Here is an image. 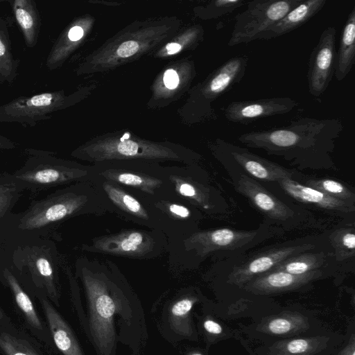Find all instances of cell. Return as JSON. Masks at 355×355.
<instances>
[{
	"label": "cell",
	"instance_id": "6da1fadb",
	"mask_svg": "<svg viewBox=\"0 0 355 355\" xmlns=\"http://www.w3.org/2000/svg\"><path fill=\"white\" fill-rule=\"evenodd\" d=\"M114 214V209L94 178L59 189L33 200L19 213L17 231L26 241L50 239L67 220L83 215Z\"/></svg>",
	"mask_w": 355,
	"mask_h": 355
},
{
	"label": "cell",
	"instance_id": "7a4b0ae2",
	"mask_svg": "<svg viewBox=\"0 0 355 355\" xmlns=\"http://www.w3.org/2000/svg\"><path fill=\"white\" fill-rule=\"evenodd\" d=\"M344 129L338 119L304 116L284 127L245 132L238 140L245 145L287 157L327 154Z\"/></svg>",
	"mask_w": 355,
	"mask_h": 355
},
{
	"label": "cell",
	"instance_id": "3957f363",
	"mask_svg": "<svg viewBox=\"0 0 355 355\" xmlns=\"http://www.w3.org/2000/svg\"><path fill=\"white\" fill-rule=\"evenodd\" d=\"M75 277L84 287L92 313V329L102 353H109L114 338L113 315L125 282L117 266L109 259L78 257Z\"/></svg>",
	"mask_w": 355,
	"mask_h": 355
},
{
	"label": "cell",
	"instance_id": "277c9868",
	"mask_svg": "<svg viewBox=\"0 0 355 355\" xmlns=\"http://www.w3.org/2000/svg\"><path fill=\"white\" fill-rule=\"evenodd\" d=\"M64 257L51 239H33L15 248L8 258L21 283L35 298L44 294L54 306H60L59 270Z\"/></svg>",
	"mask_w": 355,
	"mask_h": 355
},
{
	"label": "cell",
	"instance_id": "5b68a950",
	"mask_svg": "<svg viewBox=\"0 0 355 355\" xmlns=\"http://www.w3.org/2000/svg\"><path fill=\"white\" fill-rule=\"evenodd\" d=\"M29 157L17 170L0 173V182L14 185L21 192L37 193L94 178L92 167L57 158L51 153L26 149Z\"/></svg>",
	"mask_w": 355,
	"mask_h": 355
},
{
	"label": "cell",
	"instance_id": "8992f818",
	"mask_svg": "<svg viewBox=\"0 0 355 355\" xmlns=\"http://www.w3.org/2000/svg\"><path fill=\"white\" fill-rule=\"evenodd\" d=\"M171 241L163 232L129 229L93 238L83 243L82 251L129 259H148L169 249Z\"/></svg>",
	"mask_w": 355,
	"mask_h": 355
},
{
	"label": "cell",
	"instance_id": "52a82bcc",
	"mask_svg": "<svg viewBox=\"0 0 355 355\" xmlns=\"http://www.w3.org/2000/svg\"><path fill=\"white\" fill-rule=\"evenodd\" d=\"M94 177L112 204L114 214L125 220L146 226L149 230L163 232L169 239L175 236L166 217L153 204L151 196L136 189Z\"/></svg>",
	"mask_w": 355,
	"mask_h": 355
},
{
	"label": "cell",
	"instance_id": "ba28073f",
	"mask_svg": "<svg viewBox=\"0 0 355 355\" xmlns=\"http://www.w3.org/2000/svg\"><path fill=\"white\" fill-rule=\"evenodd\" d=\"M302 0H254L234 17L228 46L247 44L280 20Z\"/></svg>",
	"mask_w": 355,
	"mask_h": 355
},
{
	"label": "cell",
	"instance_id": "9c48e42d",
	"mask_svg": "<svg viewBox=\"0 0 355 355\" xmlns=\"http://www.w3.org/2000/svg\"><path fill=\"white\" fill-rule=\"evenodd\" d=\"M92 168L94 176L98 178L136 189L153 198H164L173 194L165 169L103 164H96Z\"/></svg>",
	"mask_w": 355,
	"mask_h": 355
},
{
	"label": "cell",
	"instance_id": "30bf717a",
	"mask_svg": "<svg viewBox=\"0 0 355 355\" xmlns=\"http://www.w3.org/2000/svg\"><path fill=\"white\" fill-rule=\"evenodd\" d=\"M0 282L8 288L12 296L17 311L25 327L49 352L55 349L48 326L37 312L33 297L21 283L16 272L6 259H0Z\"/></svg>",
	"mask_w": 355,
	"mask_h": 355
},
{
	"label": "cell",
	"instance_id": "8fae6325",
	"mask_svg": "<svg viewBox=\"0 0 355 355\" xmlns=\"http://www.w3.org/2000/svg\"><path fill=\"white\" fill-rule=\"evenodd\" d=\"M336 35L335 27L325 28L309 55L306 75L308 87L309 94L315 98L324 94L334 75Z\"/></svg>",
	"mask_w": 355,
	"mask_h": 355
},
{
	"label": "cell",
	"instance_id": "7c38bea8",
	"mask_svg": "<svg viewBox=\"0 0 355 355\" xmlns=\"http://www.w3.org/2000/svg\"><path fill=\"white\" fill-rule=\"evenodd\" d=\"M62 96L57 92H43L21 96L0 105V123H16L30 127L49 118L59 107Z\"/></svg>",
	"mask_w": 355,
	"mask_h": 355
},
{
	"label": "cell",
	"instance_id": "4fadbf2b",
	"mask_svg": "<svg viewBox=\"0 0 355 355\" xmlns=\"http://www.w3.org/2000/svg\"><path fill=\"white\" fill-rule=\"evenodd\" d=\"M298 105L289 97H272L235 101L224 110L225 118L235 123L247 124L262 118L290 112Z\"/></svg>",
	"mask_w": 355,
	"mask_h": 355
},
{
	"label": "cell",
	"instance_id": "5bb4252c",
	"mask_svg": "<svg viewBox=\"0 0 355 355\" xmlns=\"http://www.w3.org/2000/svg\"><path fill=\"white\" fill-rule=\"evenodd\" d=\"M21 193L14 185L0 182V258H8L15 248L28 241L17 231L19 214L12 212Z\"/></svg>",
	"mask_w": 355,
	"mask_h": 355
},
{
	"label": "cell",
	"instance_id": "9a60e30c",
	"mask_svg": "<svg viewBox=\"0 0 355 355\" xmlns=\"http://www.w3.org/2000/svg\"><path fill=\"white\" fill-rule=\"evenodd\" d=\"M216 148L219 153L228 155L245 171L258 179L274 181L288 177V171L279 165L239 146L218 139Z\"/></svg>",
	"mask_w": 355,
	"mask_h": 355
},
{
	"label": "cell",
	"instance_id": "2e32d148",
	"mask_svg": "<svg viewBox=\"0 0 355 355\" xmlns=\"http://www.w3.org/2000/svg\"><path fill=\"white\" fill-rule=\"evenodd\" d=\"M130 135L125 133L115 144H106L103 147L94 150L100 152L90 156L96 162L114 159H173L179 158L169 150L156 147L144 146L129 139Z\"/></svg>",
	"mask_w": 355,
	"mask_h": 355
},
{
	"label": "cell",
	"instance_id": "e0dca14e",
	"mask_svg": "<svg viewBox=\"0 0 355 355\" xmlns=\"http://www.w3.org/2000/svg\"><path fill=\"white\" fill-rule=\"evenodd\" d=\"M55 347L63 355H83L67 322L44 294L37 295Z\"/></svg>",
	"mask_w": 355,
	"mask_h": 355
},
{
	"label": "cell",
	"instance_id": "ac0fdd59",
	"mask_svg": "<svg viewBox=\"0 0 355 355\" xmlns=\"http://www.w3.org/2000/svg\"><path fill=\"white\" fill-rule=\"evenodd\" d=\"M326 3L327 0H302L280 20L264 31L258 40L274 39L300 27L319 12Z\"/></svg>",
	"mask_w": 355,
	"mask_h": 355
},
{
	"label": "cell",
	"instance_id": "d6986e66",
	"mask_svg": "<svg viewBox=\"0 0 355 355\" xmlns=\"http://www.w3.org/2000/svg\"><path fill=\"white\" fill-rule=\"evenodd\" d=\"M278 182L288 194L298 201L337 211H354V207L349 202L331 197L311 187L302 185L288 177L282 178Z\"/></svg>",
	"mask_w": 355,
	"mask_h": 355
},
{
	"label": "cell",
	"instance_id": "ffe728a7",
	"mask_svg": "<svg viewBox=\"0 0 355 355\" xmlns=\"http://www.w3.org/2000/svg\"><path fill=\"white\" fill-rule=\"evenodd\" d=\"M41 343L12 322L0 325V352L2 355H46Z\"/></svg>",
	"mask_w": 355,
	"mask_h": 355
},
{
	"label": "cell",
	"instance_id": "44dd1931",
	"mask_svg": "<svg viewBox=\"0 0 355 355\" xmlns=\"http://www.w3.org/2000/svg\"><path fill=\"white\" fill-rule=\"evenodd\" d=\"M244 236L243 233L223 228L193 232L186 239H182V243L186 251L196 250L202 254L216 249L232 246Z\"/></svg>",
	"mask_w": 355,
	"mask_h": 355
},
{
	"label": "cell",
	"instance_id": "7402d4cb",
	"mask_svg": "<svg viewBox=\"0 0 355 355\" xmlns=\"http://www.w3.org/2000/svg\"><path fill=\"white\" fill-rule=\"evenodd\" d=\"M239 190L263 213L277 219L287 218L293 211L279 201L252 179L242 176L239 180Z\"/></svg>",
	"mask_w": 355,
	"mask_h": 355
},
{
	"label": "cell",
	"instance_id": "603a6c76",
	"mask_svg": "<svg viewBox=\"0 0 355 355\" xmlns=\"http://www.w3.org/2000/svg\"><path fill=\"white\" fill-rule=\"evenodd\" d=\"M355 62V6L349 12L343 26L336 57L334 76L343 80L352 70Z\"/></svg>",
	"mask_w": 355,
	"mask_h": 355
},
{
	"label": "cell",
	"instance_id": "cb8c5ba5",
	"mask_svg": "<svg viewBox=\"0 0 355 355\" xmlns=\"http://www.w3.org/2000/svg\"><path fill=\"white\" fill-rule=\"evenodd\" d=\"M10 3L26 46L34 47L37 44L41 26L40 12L35 2L33 0H15Z\"/></svg>",
	"mask_w": 355,
	"mask_h": 355
},
{
	"label": "cell",
	"instance_id": "d4e9b609",
	"mask_svg": "<svg viewBox=\"0 0 355 355\" xmlns=\"http://www.w3.org/2000/svg\"><path fill=\"white\" fill-rule=\"evenodd\" d=\"M306 246L286 247L262 254L242 266L236 275L245 279L250 276L272 270L293 254L297 253Z\"/></svg>",
	"mask_w": 355,
	"mask_h": 355
},
{
	"label": "cell",
	"instance_id": "484cf974",
	"mask_svg": "<svg viewBox=\"0 0 355 355\" xmlns=\"http://www.w3.org/2000/svg\"><path fill=\"white\" fill-rule=\"evenodd\" d=\"M18 68L12 53L6 21L0 18V77L3 81L11 83L16 78Z\"/></svg>",
	"mask_w": 355,
	"mask_h": 355
},
{
	"label": "cell",
	"instance_id": "4316f807",
	"mask_svg": "<svg viewBox=\"0 0 355 355\" xmlns=\"http://www.w3.org/2000/svg\"><path fill=\"white\" fill-rule=\"evenodd\" d=\"M322 264V259L317 254H307L288 258L275 266L272 270H282L295 275L311 272Z\"/></svg>",
	"mask_w": 355,
	"mask_h": 355
},
{
	"label": "cell",
	"instance_id": "83f0119b",
	"mask_svg": "<svg viewBox=\"0 0 355 355\" xmlns=\"http://www.w3.org/2000/svg\"><path fill=\"white\" fill-rule=\"evenodd\" d=\"M312 273L313 272L302 275H295L282 270H272L260 278L257 283L263 288H285L301 282Z\"/></svg>",
	"mask_w": 355,
	"mask_h": 355
},
{
	"label": "cell",
	"instance_id": "f1b7e54d",
	"mask_svg": "<svg viewBox=\"0 0 355 355\" xmlns=\"http://www.w3.org/2000/svg\"><path fill=\"white\" fill-rule=\"evenodd\" d=\"M308 184L311 187L318 189L335 198L347 202L353 203L354 201V193L338 181L330 179H323L310 180L308 182Z\"/></svg>",
	"mask_w": 355,
	"mask_h": 355
},
{
	"label": "cell",
	"instance_id": "f546056e",
	"mask_svg": "<svg viewBox=\"0 0 355 355\" xmlns=\"http://www.w3.org/2000/svg\"><path fill=\"white\" fill-rule=\"evenodd\" d=\"M193 300L190 298H183L176 302L172 306V316L176 319L185 318L191 309Z\"/></svg>",
	"mask_w": 355,
	"mask_h": 355
},
{
	"label": "cell",
	"instance_id": "4dcf8cb0",
	"mask_svg": "<svg viewBox=\"0 0 355 355\" xmlns=\"http://www.w3.org/2000/svg\"><path fill=\"white\" fill-rule=\"evenodd\" d=\"M268 328L273 334H282L290 331L291 323L286 319L277 318L269 323Z\"/></svg>",
	"mask_w": 355,
	"mask_h": 355
},
{
	"label": "cell",
	"instance_id": "1f68e13d",
	"mask_svg": "<svg viewBox=\"0 0 355 355\" xmlns=\"http://www.w3.org/2000/svg\"><path fill=\"white\" fill-rule=\"evenodd\" d=\"M139 49L137 42L129 40L121 44L118 48L116 53L119 57L127 58L135 54Z\"/></svg>",
	"mask_w": 355,
	"mask_h": 355
},
{
	"label": "cell",
	"instance_id": "d6a6232c",
	"mask_svg": "<svg viewBox=\"0 0 355 355\" xmlns=\"http://www.w3.org/2000/svg\"><path fill=\"white\" fill-rule=\"evenodd\" d=\"M309 348V343L304 339H295L290 341L287 345V350L291 354H300L306 352Z\"/></svg>",
	"mask_w": 355,
	"mask_h": 355
},
{
	"label": "cell",
	"instance_id": "836d02e7",
	"mask_svg": "<svg viewBox=\"0 0 355 355\" xmlns=\"http://www.w3.org/2000/svg\"><path fill=\"white\" fill-rule=\"evenodd\" d=\"M164 83L168 89H175L179 83V77L178 73L173 69H168L164 75Z\"/></svg>",
	"mask_w": 355,
	"mask_h": 355
},
{
	"label": "cell",
	"instance_id": "e575fe53",
	"mask_svg": "<svg viewBox=\"0 0 355 355\" xmlns=\"http://www.w3.org/2000/svg\"><path fill=\"white\" fill-rule=\"evenodd\" d=\"M340 243L343 248L351 250L354 253L355 248V235L353 232H345L340 237Z\"/></svg>",
	"mask_w": 355,
	"mask_h": 355
},
{
	"label": "cell",
	"instance_id": "d590c367",
	"mask_svg": "<svg viewBox=\"0 0 355 355\" xmlns=\"http://www.w3.org/2000/svg\"><path fill=\"white\" fill-rule=\"evenodd\" d=\"M83 35V30L79 26H74L71 27L68 33L67 37L68 40L71 42H76L81 39Z\"/></svg>",
	"mask_w": 355,
	"mask_h": 355
},
{
	"label": "cell",
	"instance_id": "8d00e7d4",
	"mask_svg": "<svg viewBox=\"0 0 355 355\" xmlns=\"http://www.w3.org/2000/svg\"><path fill=\"white\" fill-rule=\"evenodd\" d=\"M204 327L207 331L214 334H218L222 331L221 326L210 320H207L204 322Z\"/></svg>",
	"mask_w": 355,
	"mask_h": 355
},
{
	"label": "cell",
	"instance_id": "74e56055",
	"mask_svg": "<svg viewBox=\"0 0 355 355\" xmlns=\"http://www.w3.org/2000/svg\"><path fill=\"white\" fill-rule=\"evenodd\" d=\"M16 148V144L10 139L0 134V149L12 150Z\"/></svg>",
	"mask_w": 355,
	"mask_h": 355
},
{
	"label": "cell",
	"instance_id": "f35d334b",
	"mask_svg": "<svg viewBox=\"0 0 355 355\" xmlns=\"http://www.w3.org/2000/svg\"><path fill=\"white\" fill-rule=\"evenodd\" d=\"M11 318L0 306V325H3L12 322Z\"/></svg>",
	"mask_w": 355,
	"mask_h": 355
},
{
	"label": "cell",
	"instance_id": "ab89813d",
	"mask_svg": "<svg viewBox=\"0 0 355 355\" xmlns=\"http://www.w3.org/2000/svg\"><path fill=\"white\" fill-rule=\"evenodd\" d=\"M180 49L181 46L177 43H170L166 46V50L168 54H174L179 51Z\"/></svg>",
	"mask_w": 355,
	"mask_h": 355
},
{
	"label": "cell",
	"instance_id": "60d3db41",
	"mask_svg": "<svg viewBox=\"0 0 355 355\" xmlns=\"http://www.w3.org/2000/svg\"><path fill=\"white\" fill-rule=\"evenodd\" d=\"M191 355H202L201 354H198V353H195V354H192Z\"/></svg>",
	"mask_w": 355,
	"mask_h": 355
},
{
	"label": "cell",
	"instance_id": "b9f144b4",
	"mask_svg": "<svg viewBox=\"0 0 355 355\" xmlns=\"http://www.w3.org/2000/svg\"><path fill=\"white\" fill-rule=\"evenodd\" d=\"M3 81V80L1 79V78L0 77V83Z\"/></svg>",
	"mask_w": 355,
	"mask_h": 355
},
{
	"label": "cell",
	"instance_id": "7bdbcfd3",
	"mask_svg": "<svg viewBox=\"0 0 355 355\" xmlns=\"http://www.w3.org/2000/svg\"><path fill=\"white\" fill-rule=\"evenodd\" d=\"M352 355H355L354 352H353Z\"/></svg>",
	"mask_w": 355,
	"mask_h": 355
}]
</instances>
